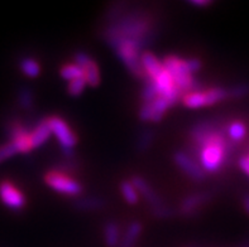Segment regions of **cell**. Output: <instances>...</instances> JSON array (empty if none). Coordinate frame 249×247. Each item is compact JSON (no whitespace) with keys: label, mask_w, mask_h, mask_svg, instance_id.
<instances>
[{"label":"cell","mask_w":249,"mask_h":247,"mask_svg":"<svg viewBox=\"0 0 249 247\" xmlns=\"http://www.w3.org/2000/svg\"><path fill=\"white\" fill-rule=\"evenodd\" d=\"M10 143L16 145L18 153L27 154L33 149L31 144V132L20 124H13L9 128Z\"/></svg>","instance_id":"obj_12"},{"label":"cell","mask_w":249,"mask_h":247,"mask_svg":"<svg viewBox=\"0 0 249 247\" xmlns=\"http://www.w3.org/2000/svg\"><path fill=\"white\" fill-rule=\"evenodd\" d=\"M164 68L167 69L172 80H174L176 87L180 92H196L201 91V84L197 80H195L194 75L190 72L186 65V60L180 58L177 56H167L162 61Z\"/></svg>","instance_id":"obj_4"},{"label":"cell","mask_w":249,"mask_h":247,"mask_svg":"<svg viewBox=\"0 0 249 247\" xmlns=\"http://www.w3.org/2000/svg\"><path fill=\"white\" fill-rule=\"evenodd\" d=\"M239 166L240 169L246 173L247 175L249 177V159L247 157H242L239 159Z\"/></svg>","instance_id":"obj_30"},{"label":"cell","mask_w":249,"mask_h":247,"mask_svg":"<svg viewBox=\"0 0 249 247\" xmlns=\"http://www.w3.org/2000/svg\"><path fill=\"white\" fill-rule=\"evenodd\" d=\"M16 154H18L16 145L13 143H8V144H4L0 147V163L4 162V160L9 159V158L14 157Z\"/></svg>","instance_id":"obj_27"},{"label":"cell","mask_w":249,"mask_h":247,"mask_svg":"<svg viewBox=\"0 0 249 247\" xmlns=\"http://www.w3.org/2000/svg\"><path fill=\"white\" fill-rule=\"evenodd\" d=\"M61 77L63 80H66L67 82L72 81L76 79H85V73L82 71L80 66H77L76 63H70V65H65L60 71Z\"/></svg>","instance_id":"obj_20"},{"label":"cell","mask_w":249,"mask_h":247,"mask_svg":"<svg viewBox=\"0 0 249 247\" xmlns=\"http://www.w3.org/2000/svg\"><path fill=\"white\" fill-rule=\"evenodd\" d=\"M51 129V134H53L60 143L61 149H73L77 143L76 135L71 130L67 122L60 116H51L47 119Z\"/></svg>","instance_id":"obj_7"},{"label":"cell","mask_w":249,"mask_h":247,"mask_svg":"<svg viewBox=\"0 0 249 247\" xmlns=\"http://www.w3.org/2000/svg\"><path fill=\"white\" fill-rule=\"evenodd\" d=\"M249 94V86L248 84H238L234 87L229 88V95L233 99H240Z\"/></svg>","instance_id":"obj_28"},{"label":"cell","mask_w":249,"mask_h":247,"mask_svg":"<svg viewBox=\"0 0 249 247\" xmlns=\"http://www.w3.org/2000/svg\"><path fill=\"white\" fill-rule=\"evenodd\" d=\"M107 204L103 198L95 197V196H90V197L79 198L73 202V207L77 211H99L103 210Z\"/></svg>","instance_id":"obj_16"},{"label":"cell","mask_w":249,"mask_h":247,"mask_svg":"<svg viewBox=\"0 0 249 247\" xmlns=\"http://www.w3.org/2000/svg\"><path fill=\"white\" fill-rule=\"evenodd\" d=\"M51 129L47 119H43L38 122L36 128L31 132V144L33 149L39 148L50 139Z\"/></svg>","instance_id":"obj_14"},{"label":"cell","mask_w":249,"mask_h":247,"mask_svg":"<svg viewBox=\"0 0 249 247\" xmlns=\"http://www.w3.org/2000/svg\"><path fill=\"white\" fill-rule=\"evenodd\" d=\"M247 135V128L243 122L234 121L228 126V136L234 143L242 141Z\"/></svg>","instance_id":"obj_23"},{"label":"cell","mask_w":249,"mask_h":247,"mask_svg":"<svg viewBox=\"0 0 249 247\" xmlns=\"http://www.w3.org/2000/svg\"><path fill=\"white\" fill-rule=\"evenodd\" d=\"M191 4L196 6H206L209 4H212V1H208V0H193Z\"/></svg>","instance_id":"obj_31"},{"label":"cell","mask_w":249,"mask_h":247,"mask_svg":"<svg viewBox=\"0 0 249 247\" xmlns=\"http://www.w3.org/2000/svg\"><path fill=\"white\" fill-rule=\"evenodd\" d=\"M160 96L158 94V90L156 88V86L152 83L151 81H145L144 87H143L142 91V100L143 102H151V101L156 100L157 97Z\"/></svg>","instance_id":"obj_26"},{"label":"cell","mask_w":249,"mask_h":247,"mask_svg":"<svg viewBox=\"0 0 249 247\" xmlns=\"http://www.w3.org/2000/svg\"><path fill=\"white\" fill-rule=\"evenodd\" d=\"M243 207L244 210H246V212L249 214V194L243 198Z\"/></svg>","instance_id":"obj_32"},{"label":"cell","mask_w":249,"mask_h":247,"mask_svg":"<svg viewBox=\"0 0 249 247\" xmlns=\"http://www.w3.org/2000/svg\"><path fill=\"white\" fill-rule=\"evenodd\" d=\"M168 107H171L170 102L164 97L158 96L151 102H143L142 107L139 110V117L143 121H161Z\"/></svg>","instance_id":"obj_9"},{"label":"cell","mask_w":249,"mask_h":247,"mask_svg":"<svg viewBox=\"0 0 249 247\" xmlns=\"http://www.w3.org/2000/svg\"><path fill=\"white\" fill-rule=\"evenodd\" d=\"M75 63L80 66L85 73V81L89 86L95 87L100 82V73L99 67L91 57L85 52H77L75 54Z\"/></svg>","instance_id":"obj_11"},{"label":"cell","mask_w":249,"mask_h":247,"mask_svg":"<svg viewBox=\"0 0 249 247\" xmlns=\"http://www.w3.org/2000/svg\"><path fill=\"white\" fill-rule=\"evenodd\" d=\"M18 103L19 106L22 107L25 111H29V110L33 109V105H35V95H33V91L29 87H22L18 92Z\"/></svg>","instance_id":"obj_24"},{"label":"cell","mask_w":249,"mask_h":247,"mask_svg":"<svg viewBox=\"0 0 249 247\" xmlns=\"http://www.w3.org/2000/svg\"><path fill=\"white\" fill-rule=\"evenodd\" d=\"M88 86L85 79H76L70 81L67 84V92H69L70 96L77 97L84 92L85 87Z\"/></svg>","instance_id":"obj_25"},{"label":"cell","mask_w":249,"mask_h":247,"mask_svg":"<svg viewBox=\"0 0 249 247\" xmlns=\"http://www.w3.org/2000/svg\"><path fill=\"white\" fill-rule=\"evenodd\" d=\"M155 22L148 13L125 12L114 19L104 32L107 44L113 47L115 44L126 43L143 50L155 37Z\"/></svg>","instance_id":"obj_1"},{"label":"cell","mask_w":249,"mask_h":247,"mask_svg":"<svg viewBox=\"0 0 249 247\" xmlns=\"http://www.w3.org/2000/svg\"><path fill=\"white\" fill-rule=\"evenodd\" d=\"M155 140V132L151 129H144L139 132L137 139V150L139 153H145L151 148L152 143Z\"/></svg>","instance_id":"obj_21"},{"label":"cell","mask_w":249,"mask_h":247,"mask_svg":"<svg viewBox=\"0 0 249 247\" xmlns=\"http://www.w3.org/2000/svg\"><path fill=\"white\" fill-rule=\"evenodd\" d=\"M183 105L190 109H199V107L208 106L205 91H196V92H189L185 94L182 99Z\"/></svg>","instance_id":"obj_18"},{"label":"cell","mask_w":249,"mask_h":247,"mask_svg":"<svg viewBox=\"0 0 249 247\" xmlns=\"http://www.w3.org/2000/svg\"><path fill=\"white\" fill-rule=\"evenodd\" d=\"M44 181L50 188H52L57 193L65 196H79L82 191V187L76 179L71 178L70 175L60 172V170H51L44 175Z\"/></svg>","instance_id":"obj_6"},{"label":"cell","mask_w":249,"mask_h":247,"mask_svg":"<svg viewBox=\"0 0 249 247\" xmlns=\"http://www.w3.org/2000/svg\"><path fill=\"white\" fill-rule=\"evenodd\" d=\"M0 199L13 211L22 210L25 204V198L22 192L8 181L0 183Z\"/></svg>","instance_id":"obj_10"},{"label":"cell","mask_w":249,"mask_h":247,"mask_svg":"<svg viewBox=\"0 0 249 247\" xmlns=\"http://www.w3.org/2000/svg\"><path fill=\"white\" fill-rule=\"evenodd\" d=\"M141 63H142L143 71L145 73L147 81H151L158 90L160 96L164 97L170 102V105H175L180 99L181 92L176 87L174 80L171 77L167 69L164 68L162 61L151 52H143L141 56Z\"/></svg>","instance_id":"obj_2"},{"label":"cell","mask_w":249,"mask_h":247,"mask_svg":"<svg viewBox=\"0 0 249 247\" xmlns=\"http://www.w3.org/2000/svg\"><path fill=\"white\" fill-rule=\"evenodd\" d=\"M120 227L115 221H107L104 226V240L107 247H118L120 244Z\"/></svg>","instance_id":"obj_17"},{"label":"cell","mask_w":249,"mask_h":247,"mask_svg":"<svg viewBox=\"0 0 249 247\" xmlns=\"http://www.w3.org/2000/svg\"><path fill=\"white\" fill-rule=\"evenodd\" d=\"M247 158H248V159H249V154H248V155H247Z\"/></svg>","instance_id":"obj_33"},{"label":"cell","mask_w":249,"mask_h":247,"mask_svg":"<svg viewBox=\"0 0 249 247\" xmlns=\"http://www.w3.org/2000/svg\"><path fill=\"white\" fill-rule=\"evenodd\" d=\"M120 192L123 194L124 199L126 200V203L129 204H137L138 203L139 196L138 191L136 189L132 181H123L120 184Z\"/></svg>","instance_id":"obj_22"},{"label":"cell","mask_w":249,"mask_h":247,"mask_svg":"<svg viewBox=\"0 0 249 247\" xmlns=\"http://www.w3.org/2000/svg\"><path fill=\"white\" fill-rule=\"evenodd\" d=\"M195 148L199 150L197 157L204 172L216 173L227 160L231 143L227 141L224 135L218 132V129H215Z\"/></svg>","instance_id":"obj_3"},{"label":"cell","mask_w":249,"mask_h":247,"mask_svg":"<svg viewBox=\"0 0 249 247\" xmlns=\"http://www.w3.org/2000/svg\"><path fill=\"white\" fill-rule=\"evenodd\" d=\"M210 199V194L208 192H196V193L189 194L186 198H183L180 206V213L182 216L190 217L197 213L206 202Z\"/></svg>","instance_id":"obj_13"},{"label":"cell","mask_w":249,"mask_h":247,"mask_svg":"<svg viewBox=\"0 0 249 247\" xmlns=\"http://www.w3.org/2000/svg\"><path fill=\"white\" fill-rule=\"evenodd\" d=\"M132 183L134 184L137 191L139 192V194L147 200V203L151 206L152 214L156 217V218L166 219L170 218V217L174 216V211L171 210L167 204L164 203L162 198L158 196L157 192L148 184V181H145L144 178L139 177V175H134L132 178Z\"/></svg>","instance_id":"obj_5"},{"label":"cell","mask_w":249,"mask_h":247,"mask_svg":"<svg viewBox=\"0 0 249 247\" xmlns=\"http://www.w3.org/2000/svg\"><path fill=\"white\" fill-rule=\"evenodd\" d=\"M174 160L176 165L191 179L196 181H201L205 179L206 173L204 172V169L201 168V165L193 157H190L187 153H185V151H176L174 155Z\"/></svg>","instance_id":"obj_8"},{"label":"cell","mask_w":249,"mask_h":247,"mask_svg":"<svg viewBox=\"0 0 249 247\" xmlns=\"http://www.w3.org/2000/svg\"><path fill=\"white\" fill-rule=\"evenodd\" d=\"M186 65L189 67L190 72L193 73V75L197 72V71H200V68H201V62L197 58H189V60H186Z\"/></svg>","instance_id":"obj_29"},{"label":"cell","mask_w":249,"mask_h":247,"mask_svg":"<svg viewBox=\"0 0 249 247\" xmlns=\"http://www.w3.org/2000/svg\"><path fill=\"white\" fill-rule=\"evenodd\" d=\"M141 233H142V225L138 221H133L126 227L124 235L120 238V244L118 247H134Z\"/></svg>","instance_id":"obj_15"},{"label":"cell","mask_w":249,"mask_h":247,"mask_svg":"<svg viewBox=\"0 0 249 247\" xmlns=\"http://www.w3.org/2000/svg\"><path fill=\"white\" fill-rule=\"evenodd\" d=\"M20 71H22L23 75L29 77V79H36L41 73V67L35 58L25 57L20 61Z\"/></svg>","instance_id":"obj_19"}]
</instances>
